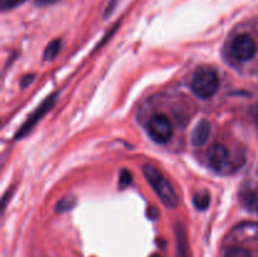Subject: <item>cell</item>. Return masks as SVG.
Listing matches in <instances>:
<instances>
[{
  "label": "cell",
  "instance_id": "1",
  "mask_svg": "<svg viewBox=\"0 0 258 257\" xmlns=\"http://www.w3.org/2000/svg\"><path fill=\"white\" fill-rule=\"evenodd\" d=\"M143 171L145 178L148 179L149 184L153 186L155 193L161 199V202L166 207H169V208H175L179 203L178 194L175 193V190H174L171 184L168 181V179L155 166L149 165V164H145L143 166Z\"/></svg>",
  "mask_w": 258,
  "mask_h": 257
},
{
  "label": "cell",
  "instance_id": "2",
  "mask_svg": "<svg viewBox=\"0 0 258 257\" xmlns=\"http://www.w3.org/2000/svg\"><path fill=\"white\" fill-rule=\"evenodd\" d=\"M219 88V78L211 67H199L191 78V90L199 98L213 97Z\"/></svg>",
  "mask_w": 258,
  "mask_h": 257
},
{
  "label": "cell",
  "instance_id": "3",
  "mask_svg": "<svg viewBox=\"0 0 258 257\" xmlns=\"http://www.w3.org/2000/svg\"><path fill=\"white\" fill-rule=\"evenodd\" d=\"M148 133L155 143H168L173 136V126L168 116L161 115V113L153 116L148 125Z\"/></svg>",
  "mask_w": 258,
  "mask_h": 257
},
{
  "label": "cell",
  "instance_id": "4",
  "mask_svg": "<svg viewBox=\"0 0 258 257\" xmlns=\"http://www.w3.org/2000/svg\"><path fill=\"white\" fill-rule=\"evenodd\" d=\"M232 54L238 60H251L257 53V44L248 34H241L232 42Z\"/></svg>",
  "mask_w": 258,
  "mask_h": 257
},
{
  "label": "cell",
  "instance_id": "5",
  "mask_svg": "<svg viewBox=\"0 0 258 257\" xmlns=\"http://www.w3.org/2000/svg\"><path fill=\"white\" fill-rule=\"evenodd\" d=\"M55 97H57V95H50V96H48L44 101H43L42 105H40L39 107H38L37 110H35L34 112L29 116V118L25 121L24 125L19 128V131H18L17 135H15V140H20V139L24 138L28 133H30V131H32V128L37 125L38 121H39L40 118H42L43 116H44L45 113H47L48 111L53 107V105H54V102H55Z\"/></svg>",
  "mask_w": 258,
  "mask_h": 257
},
{
  "label": "cell",
  "instance_id": "6",
  "mask_svg": "<svg viewBox=\"0 0 258 257\" xmlns=\"http://www.w3.org/2000/svg\"><path fill=\"white\" fill-rule=\"evenodd\" d=\"M207 155H208L209 163L216 169L223 168L227 161H228V150L222 144H214V145H212Z\"/></svg>",
  "mask_w": 258,
  "mask_h": 257
},
{
  "label": "cell",
  "instance_id": "7",
  "mask_svg": "<svg viewBox=\"0 0 258 257\" xmlns=\"http://www.w3.org/2000/svg\"><path fill=\"white\" fill-rule=\"evenodd\" d=\"M211 123L207 120H202L201 122L197 123L191 133V144L194 146H202L208 141L209 135H211Z\"/></svg>",
  "mask_w": 258,
  "mask_h": 257
},
{
  "label": "cell",
  "instance_id": "8",
  "mask_svg": "<svg viewBox=\"0 0 258 257\" xmlns=\"http://www.w3.org/2000/svg\"><path fill=\"white\" fill-rule=\"evenodd\" d=\"M176 233V257H189L188 241H186L185 229L181 224L175 226Z\"/></svg>",
  "mask_w": 258,
  "mask_h": 257
},
{
  "label": "cell",
  "instance_id": "9",
  "mask_svg": "<svg viewBox=\"0 0 258 257\" xmlns=\"http://www.w3.org/2000/svg\"><path fill=\"white\" fill-rule=\"evenodd\" d=\"M60 47H62V42L60 39H55L53 42H50L49 44L47 45V48L44 49V53H43V59L44 60H52L57 57V54L59 53Z\"/></svg>",
  "mask_w": 258,
  "mask_h": 257
},
{
  "label": "cell",
  "instance_id": "10",
  "mask_svg": "<svg viewBox=\"0 0 258 257\" xmlns=\"http://www.w3.org/2000/svg\"><path fill=\"white\" fill-rule=\"evenodd\" d=\"M194 206L198 211H206L207 208L209 207L211 204V199H209L208 193L203 191V193H198L194 196Z\"/></svg>",
  "mask_w": 258,
  "mask_h": 257
},
{
  "label": "cell",
  "instance_id": "11",
  "mask_svg": "<svg viewBox=\"0 0 258 257\" xmlns=\"http://www.w3.org/2000/svg\"><path fill=\"white\" fill-rule=\"evenodd\" d=\"M75 204L76 201L73 198H63L60 199L57 203V206H55V212H57V213H63V212L71 211V209L75 207Z\"/></svg>",
  "mask_w": 258,
  "mask_h": 257
},
{
  "label": "cell",
  "instance_id": "12",
  "mask_svg": "<svg viewBox=\"0 0 258 257\" xmlns=\"http://www.w3.org/2000/svg\"><path fill=\"white\" fill-rule=\"evenodd\" d=\"M224 257H251V253L242 247H231V248L226 249Z\"/></svg>",
  "mask_w": 258,
  "mask_h": 257
},
{
  "label": "cell",
  "instance_id": "13",
  "mask_svg": "<svg viewBox=\"0 0 258 257\" xmlns=\"http://www.w3.org/2000/svg\"><path fill=\"white\" fill-rule=\"evenodd\" d=\"M133 181V175H131L130 171L127 169H122V171L120 173V180H118V186L120 189H125L126 186H128Z\"/></svg>",
  "mask_w": 258,
  "mask_h": 257
},
{
  "label": "cell",
  "instance_id": "14",
  "mask_svg": "<svg viewBox=\"0 0 258 257\" xmlns=\"http://www.w3.org/2000/svg\"><path fill=\"white\" fill-rule=\"evenodd\" d=\"M33 80H34V75L24 76L22 80V87H28V86L33 82Z\"/></svg>",
  "mask_w": 258,
  "mask_h": 257
},
{
  "label": "cell",
  "instance_id": "15",
  "mask_svg": "<svg viewBox=\"0 0 258 257\" xmlns=\"http://www.w3.org/2000/svg\"><path fill=\"white\" fill-rule=\"evenodd\" d=\"M35 4L40 5V7H45V5H50V4H54L57 3L58 0H34Z\"/></svg>",
  "mask_w": 258,
  "mask_h": 257
},
{
  "label": "cell",
  "instance_id": "16",
  "mask_svg": "<svg viewBox=\"0 0 258 257\" xmlns=\"http://www.w3.org/2000/svg\"><path fill=\"white\" fill-rule=\"evenodd\" d=\"M148 216H149V217H151V218H153V219L158 218V216H159L158 209H156V208H149V211H148Z\"/></svg>",
  "mask_w": 258,
  "mask_h": 257
},
{
  "label": "cell",
  "instance_id": "17",
  "mask_svg": "<svg viewBox=\"0 0 258 257\" xmlns=\"http://www.w3.org/2000/svg\"><path fill=\"white\" fill-rule=\"evenodd\" d=\"M151 257H163V256H160V254H153Z\"/></svg>",
  "mask_w": 258,
  "mask_h": 257
}]
</instances>
